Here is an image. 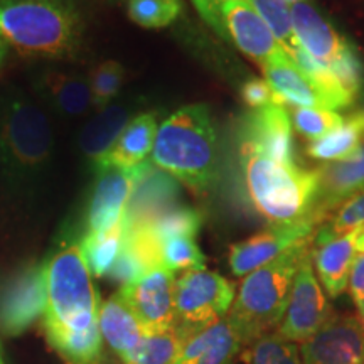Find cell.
<instances>
[{"label":"cell","mask_w":364,"mask_h":364,"mask_svg":"<svg viewBox=\"0 0 364 364\" xmlns=\"http://www.w3.org/2000/svg\"><path fill=\"white\" fill-rule=\"evenodd\" d=\"M56 135L43 105L17 86L0 93V199L26 201L48 188Z\"/></svg>","instance_id":"cell-1"},{"label":"cell","mask_w":364,"mask_h":364,"mask_svg":"<svg viewBox=\"0 0 364 364\" xmlns=\"http://www.w3.org/2000/svg\"><path fill=\"white\" fill-rule=\"evenodd\" d=\"M0 38L21 56L70 59L81 51L85 21L75 0H0Z\"/></svg>","instance_id":"cell-2"},{"label":"cell","mask_w":364,"mask_h":364,"mask_svg":"<svg viewBox=\"0 0 364 364\" xmlns=\"http://www.w3.org/2000/svg\"><path fill=\"white\" fill-rule=\"evenodd\" d=\"M238 149L241 189L263 220L270 226L316 221L312 211L318 188L317 171L302 169L295 162H277L241 142Z\"/></svg>","instance_id":"cell-3"},{"label":"cell","mask_w":364,"mask_h":364,"mask_svg":"<svg viewBox=\"0 0 364 364\" xmlns=\"http://www.w3.org/2000/svg\"><path fill=\"white\" fill-rule=\"evenodd\" d=\"M218 135L208 105L181 107L159 125L150 162L196 194L215 184Z\"/></svg>","instance_id":"cell-4"},{"label":"cell","mask_w":364,"mask_h":364,"mask_svg":"<svg viewBox=\"0 0 364 364\" xmlns=\"http://www.w3.org/2000/svg\"><path fill=\"white\" fill-rule=\"evenodd\" d=\"M311 248L312 238L300 241L275 260L248 273L241 282L226 318L238 332L245 348L277 329L300 263L311 253Z\"/></svg>","instance_id":"cell-5"},{"label":"cell","mask_w":364,"mask_h":364,"mask_svg":"<svg viewBox=\"0 0 364 364\" xmlns=\"http://www.w3.org/2000/svg\"><path fill=\"white\" fill-rule=\"evenodd\" d=\"M46 331H86L98 322L100 295L81 241L68 240L43 263Z\"/></svg>","instance_id":"cell-6"},{"label":"cell","mask_w":364,"mask_h":364,"mask_svg":"<svg viewBox=\"0 0 364 364\" xmlns=\"http://www.w3.org/2000/svg\"><path fill=\"white\" fill-rule=\"evenodd\" d=\"M236 285L216 272H184L176 279V329L182 338L226 318Z\"/></svg>","instance_id":"cell-7"},{"label":"cell","mask_w":364,"mask_h":364,"mask_svg":"<svg viewBox=\"0 0 364 364\" xmlns=\"http://www.w3.org/2000/svg\"><path fill=\"white\" fill-rule=\"evenodd\" d=\"M332 307L312 265L311 253L300 263L295 275L289 304L277 332L290 343L302 344L332 317Z\"/></svg>","instance_id":"cell-8"},{"label":"cell","mask_w":364,"mask_h":364,"mask_svg":"<svg viewBox=\"0 0 364 364\" xmlns=\"http://www.w3.org/2000/svg\"><path fill=\"white\" fill-rule=\"evenodd\" d=\"M147 334L176 329V277L167 268H154L117 292Z\"/></svg>","instance_id":"cell-9"},{"label":"cell","mask_w":364,"mask_h":364,"mask_svg":"<svg viewBox=\"0 0 364 364\" xmlns=\"http://www.w3.org/2000/svg\"><path fill=\"white\" fill-rule=\"evenodd\" d=\"M218 36L233 43L241 53L260 66L289 56L250 0L223 4Z\"/></svg>","instance_id":"cell-10"},{"label":"cell","mask_w":364,"mask_h":364,"mask_svg":"<svg viewBox=\"0 0 364 364\" xmlns=\"http://www.w3.org/2000/svg\"><path fill=\"white\" fill-rule=\"evenodd\" d=\"M299 346L302 364H364V322L351 314H332Z\"/></svg>","instance_id":"cell-11"},{"label":"cell","mask_w":364,"mask_h":364,"mask_svg":"<svg viewBox=\"0 0 364 364\" xmlns=\"http://www.w3.org/2000/svg\"><path fill=\"white\" fill-rule=\"evenodd\" d=\"M147 161L136 167H107L97 174L88 213H86V233H100L124 220L134 189L142 177Z\"/></svg>","instance_id":"cell-12"},{"label":"cell","mask_w":364,"mask_h":364,"mask_svg":"<svg viewBox=\"0 0 364 364\" xmlns=\"http://www.w3.org/2000/svg\"><path fill=\"white\" fill-rule=\"evenodd\" d=\"M318 226L321 225L316 221H304L287 226H268L260 233L231 245L230 257H228L231 272L235 277H247L257 268L275 260L294 245L314 238Z\"/></svg>","instance_id":"cell-13"},{"label":"cell","mask_w":364,"mask_h":364,"mask_svg":"<svg viewBox=\"0 0 364 364\" xmlns=\"http://www.w3.org/2000/svg\"><path fill=\"white\" fill-rule=\"evenodd\" d=\"M240 142L277 162H295L292 124L282 105H268L248 112L241 120Z\"/></svg>","instance_id":"cell-14"},{"label":"cell","mask_w":364,"mask_h":364,"mask_svg":"<svg viewBox=\"0 0 364 364\" xmlns=\"http://www.w3.org/2000/svg\"><path fill=\"white\" fill-rule=\"evenodd\" d=\"M316 171L318 188L312 216L322 225L341 204L364 189V144L351 156L327 162Z\"/></svg>","instance_id":"cell-15"},{"label":"cell","mask_w":364,"mask_h":364,"mask_svg":"<svg viewBox=\"0 0 364 364\" xmlns=\"http://www.w3.org/2000/svg\"><path fill=\"white\" fill-rule=\"evenodd\" d=\"M46 311V282L43 265L26 268L12 282L0 302V327L7 336L29 329Z\"/></svg>","instance_id":"cell-16"},{"label":"cell","mask_w":364,"mask_h":364,"mask_svg":"<svg viewBox=\"0 0 364 364\" xmlns=\"http://www.w3.org/2000/svg\"><path fill=\"white\" fill-rule=\"evenodd\" d=\"M267 85L277 105H294L299 108L338 110L322 91L289 56L262 66Z\"/></svg>","instance_id":"cell-17"},{"label":"cell","mask_w":364,"mask_h":364,"mask_svg":"<svg viewBox=\"0 0 364 364\" xmlns=\"http://www.w3.org/2000/svg\"><path fill=\"white\" fill-rule=\"evenodd\" d=\"M245 349L228 318L184 338L174 364H235Z\"/></svg>","instance_id":"cell-18"},{"label":"cell","mask_w":364,"mask_h":364,"mask_svg":"<svg viewBox=\"0 0 364 364\" xmlns=\"http://www.w3.org/2000/svg\"><path fill=\"white\" fill-rule=\"evenodd\" d=\"M34 90L56 115L78 118L91 108L88 78L78 73L44 70L34 76Z\"/></svg>","instance_id":"cell-19"},{"label":"cell","mask_w":364,"mask_h":364,"mask_svg":"<svg viewBox=\"0 0 364 364\" xmlns=\"http://www.w3.org/2000/svg\"><path fill=\"white\" fill-rule=\"evenodd\" d=\"M358 255L356 231L322 243H312V265L327 297L336 299L346 292Z\"/></svg>","instance_id":"cell-20"},{"label":"cell","mask_w":364,"mask_h":364,"mask_svg":"<svg viewBox=\"0 0 364 364\" xmlns=\"http://www.w3.org/2000/svg\"><path fill=\"white\" fill-rule=\"evenodd\" d=\"M290 12H292L294 34L300 48L317 61L329 65L349 46L348 41L312 4H294L290 6Z\"/></svg>","instance_id":"cell-21"},{"label":"cell","mask_w":364,"mask_h":364,"mask_svg":"<svg viewBox=\"0 0 364 364\" xmlns=\"http://www.w3.org/2000/svg\"><path fill=\"white\" fill-rule=\"evenodd\" d=\"M132 118H134V105L113 102L103 110H98L83 125L78 135V147L81 156L90 162L91 169L113 147Z\"/></svg>","instance_id":"cell-22"},{"label":"cell","mask_w":364,"mask_h":364,"mask_svg":"<svg viewBox=\"0 0 364 364\" xmlns=\"http://www.w3.org/2000/svg\"><path fill=\"white\" fill-rule=\"evenodd\" d=\"M157 113L145 112L132 118L122 132L113 147L102 157L97 166L93 167L95 172L107 169V167H136L145 162L152 154L154 142L157 135Z\"/></svg>","instance_id":"cell-23"},{"label":"cell","mask_w":364,"mask_h":364,"mask_svg":"<svg viewBox=\"0 0 364 364\" xmlns=\"http://www.w3.org/2000/svg\"><path fill=\"white\" fill-rule=\"evenodd\" d=\"M98 327L103 339L124 364H129L147 336L144 326L118 294L112 295L100 306Z\"/></svg>","instance_id":"cell-24"},{"label":"cell","mask_w":364,"mask_h":364,"mask_svg":"<svg viewBox=\"0 0 364 364\" xmlns=\"http://www.w3.org/2000/svg\"><path fill=\"white\" fill-rule=\"evenodd\" d=\"M177 194H179V186L174 177L149 162L130 198L125 213L127 223L152 221L162 211L174 206Z\"/></svg>","instance_id":"cell-25"},{"label":"cell","mask_w":364,"mask_h":364,"mask_svg":"<svg viewBox=\"0 0 364 364\" xmlns=\"http://www.w3.org/2000/svg\"><path fill=\"white\" fill-rule=\"evenodd\" d=\"M51 348L68 364H103V336L98 322L86 331H46Z\"/></svg>","instance_id":"cell-26"},{"label":"cell","mask_w":364,"mask_h":364,"mask_svg":"<svg viewBox=\"0 0 364 364\" xmlns=\"http://www.w3.org/2000/svg\"><path fill=\"white\" fill-rule=\"evenodd\" d=\"M127 235L125 218L113 225L108 230L100 233H86L81 240L85 260L88 263L91 275L105 277L110 273L115 265L118 255L124 248V241Z\"/></svg>","instance_id":"cell-27"},{"label":"cell","mask_w":364,"mask_h":364,"mask_svg":"<svg viewBox=\"0 0 364 364\" xmlns=\"http://www.w3.org/2000/svg\"><path fill=\"white\" fill-rule=\"evenodd\" d=\"M364 136V115L363 112L354 113L348 122L334 129L322 139L309 144L307 154L312 159L324 162H334L351 156Z\"/></svg>","instance_id":"cell-28"},{"label":"cell","mask_w":364,"mask_h":364,"mask_svg":"<svg viewBox=\"0 0 364 364\" xmlns=\"http://www.w3.org/2000/svg\"><path fill=\"white\" fill-rule=\"evenodd\" d=\"M364 226V189L359 191L348 201H344L327 220L317 228L312 243L338 238Z\"/></svg>","instance_id":"cell-29"},{"label":"cell","mask_w":364,"mask_h":364,"mask_svg":"<svg viewBox=\"0 0 364 364\" xmlns=\"http://www.w3.org/2000/svg\"><path fill=\"white\" fill-rule=\"evenodd\" d=\"M250 2L260 14L262 19L267 22V26L270 27L273 36L284 46L289 58L292 59L300 44L294 34L290 4L285 0H250Z\"/></svg>","instance_id":"cell-30"},{"label":"cell","mask_w":364,"mask_h":364,"mask_svg":"<svg viewBox=\"0 0 364 364\" xmlns=\"http://www.w3.org/2000/svg\"><path fill=\"white\" fill-rule=\"evenodd\" d=\"M88 78L91 91V107L95 112L103 110L113 103L125 81V70L118 61H103L90 71Z\"/></svg>","instance_id":"cell-31"},{"label":"cell","mask_w":364,"mask_h":364,"mask_svg":"<svg viewBox=\"0 0 364 364\" xmlns=\"http://www.w3.org/2000/svg\"><path fill=\"white\" fill-rule=\"evenodd\" d=\"M127 14L136 26L162 29L179 19L182 0H127Z\"/></svg>","instance_id":"cell-32"},{"label":"cell","mask_w":364,"mask_h":364,"mask_svg":"<svg viewBox=\"0 0 364 364\" xmlns=\"http://www.w3.org/2000/svg\"><path fill=\"white\" fill-rule=\"evenodd\" d=\"M149 223L161 241L181 238V236L194 238L199 233V230H201L203 216L198 209L174 204V206L162 211L161 215Z\"/></svg>","instance_id":"cell-33"},{"label":"cell","mask_w":364,"mask_h":364,"mask_svg":"<svg viewBox=\"0 0 364 364\" xmlns=\"http://www.w3.org/2000/svg\"><path fill=\"white\" fill-rule=\"evenodd\" d=\"M184 338L177 329L147 334L129 364H174Z\"/></svg>","instance_id":"cell-34"},{"label":"cell","mask_w":364,"mask_h":364,"mask_svg":"<svg viewBox=\"0 0 364 364\" xmlns=\"http://www.w3.org/2000/svg\"><path fill=\"white\" fill-rule=\"evenodd\" d=\"M162 267L172 273L204 270L206 257L194 238H171L162 241Z\"/></svg>","instance_id":"cell-35"},{"label":"cell","mask_w":364,"mask_h":364,"mask_svg":"<svg viewBox=\"0 0 364 364\" xmlns=\"http://www.w3.org/2000/svg\"><path fill=\"white\" fill-rule=\"evenodd\" d=\"M294 127L307 140H318L344 124V117L334 110H317V108H297L292 113Z\"/></svg>","instance_id":"cell-36"},{"label":"cell","mask_w":364,"mask_h":364,"mask_svg":"<svg viewBox=\"0 0 364 364\" xmlns=\"http://www.w3.org/2000/svg\"><path fill=\"white\" fill-rule=\"evenodd\" d=\"M327 66L331 68L332 75L336 76L343 90L354 102V98L358 97L363 86V66L351 44Z\"/></svg>","instance_id":"cell-37"},{"label":"cell","mask_w":364,"mask_h":364,"mask_svg":"<svg viewBox=\"0 0 364 364\" xmlns=\"http://www.w3.org/2000/svg\"><path fill=\"white\" fill-rule=\"evenodd\" d=\"M241 97H243L245 103H247L248 107H252L253 110L268 107V105H277L270 86H268L267 81L263 80L247 81V83L243 85V88H241Z\"/></svg>","instance_id":"cell-38"},{"label":"cell","mask_w":364,"mask_h":364,"mask_svg":"<svg viewBox=\"0 0 364 364\" xmlns=\"http://www.w3.org/2000/svg\"><path fill=\"white\" fill-rule=\"evenodd\" d=\"M349 294L354 306L358 309V316L364 322V253L358 255L349 275Z\"/></svg>","instance_id":"cell-39"},{"label":"cell","mask_w":364,"mask_h":364,"mask_svg":"<svg viewBox=\"0 0 364 364\" xmlns=\"http://www.w3.org/2000/svg\"><path fill=\"white\" fill-rule=\"evenodd\" d=\"M226 2H235V0H193L203 21L211 26L216 33L220 31V7Z\"/></svg>","instance_id":"cell-40"},{"label":"cell","mask_w":364,"mask_h":364,"mask_svg":"<svg viewBox=\"0 0 364 364\" xmlns=\"http://www.w3.org/2000/svg\"><path fill=\"white\" fill-rule=\"evenodd\" d=\"M272 364H302V358H300V346L297 343H289L285 349L282 351L279 358Z\"/></svg>","instance_id":"cell-41"},{"label":"cell","mask_w":364,"mask_h":364,"mask_svg":"<svg viewBox=\"0 0 364 364\" xmlns=\"http://www.w3.org/2000/svg\"><path fill=\"white\" fill-rule=\"evenodd\" d=\"M7 46H6V43H4L2 41V38H0V68H2V65H4V61H6V58H7Z\"/></svg>","instance_id":"cell-42"},{"label":"cell","mask_w":364,"mask_h":364,"mask_svg":"<svg viewBox=\"0 0 364 364\" xmlns=\"http://www.w3.org/2000/svg\"><path fill=\"white\" fill-rule=\"evenodd\" d=\"M285 2H289L290 6H294V4H299V2H306V0H285Z\"/></svg>","instance_id":"cell-43"},{"label":"cell","mask_w":364,"mask_h":364,"mask_svg":"<svg viewBox=\"0 0 364 364\" xmlns=\"http://www.w3.org/2000/svg\"><path fill=\"white\" fill-rule=\"evenodd\" d=\"M361 112H363V115H364V110H361Z\"/></svg>","instance_id":"cell-44"},{"label":"cell","mask_w":364,"mask_h":364,"mask_svg":"<svg viewBox=\"0 0 364 364\" xmlns=\"http://www.w3.org/2000/svg\"><path fill=\"white\" fill-rule=\"evenodd\" d=\"M0 364H2V361H0Z\"/></svg>","instance_id":"cell-45"}]
</instances>
